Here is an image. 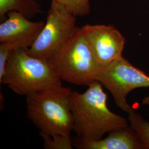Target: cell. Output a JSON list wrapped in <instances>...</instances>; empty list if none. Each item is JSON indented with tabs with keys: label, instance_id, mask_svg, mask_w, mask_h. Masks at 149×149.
<instances>
[{
	"label": "cell",
	"instance_id": "cell-1",
	"mask_svg": "<svg viewBox=\"0 0 149 149\" xmlns=\"http://www.w3.org/2000/svg\"><path fill=\"white\" fill-rule=\"evenodd\" d=\"M103 86L95 81L84 93L72 91L71 111L74 131L82 142L97 141L113 130L125 128L129 121L112 112L107 105Z\"/></svg>",
	"mask_w": 149,
	"mask_h": 149
},
{
	"label": "cell",
	"instance_id": "cell-2",
	"mask_svg": "<svg viewBox=\"0 0 149 149\" xmlns=\"http://www.w3.org/2000/svg\"><path fill=\"white\" fill-rule=\"evenodd\" d=\"M72 91L62 85L50 86L26 96L27 117L39 133L71 136L74 130Z\"/></svg>",
	"mask_w": 149,
	"mask_h": 149
},
{
	"label": "cell",
	"instance_id": "cell-3",
	"mask_svg": "<svg viewBox=\"0 0 149 149\" xmlns=\"http://www.w3.org/2000/svg\"><path fill=\"white\" fill-rule=\"evenodd\" d=\"M60 80L88 86L102 69L81 28L48 60Z\"/></svg>",
	"mask_w": 149,
	"mask_h": 149
},
{
	"label": "cell",
	"instance_id": "cell-4",
	"mask_svg": "<svg viewBox=\"0 0 149 149\" xmlns=\"http://www.w3.org/2000/svg\"><path fill=\"white\" fill-rule=\"evenodd\" d=\"M20 96H27L44 88L62 85L49 60L32 56L27 50H11L0 84Z\"/></svg>",
	"mask_w": 149,
	"mask_h": 149
},
{
	"label": "cell",
	"instance_id": "cell-5",
	"mask_svg": "<svg viewBox=\"0 0 149 149\" xmlns=\"http://www.w3.org/2000/svg\"><path fill=\"white\" fill-rule=\"evenodd\" d=\"M76 17L62 3L51 0L45 26L27 52L48 60L80 28L76 26Z\"/></svg>",
	"mask_w": 149,
	"mask_h": 149
},
{
	"label": "cell",
	"instance_id": "cell-6",
	"mask_svg": "<svg viewBox=\"0 0 149 149\" xmlns=\"http://www.w3.org/2000/svg\"><path fill=\"white\" fill-rule=\"evenodd\" d=\"M97 81L110 92L117 106L128 114L133 110L127 101L128 94L139 88L149 87V76L123 56L102 68Z\"/></svg>",
	"mask_w": 149,
	"mask_h": 149
},
{
	"label": "cell",
	"instance_id": "cell-7",
	"mask_svg": "<svg viewBox=\"0 0 149 149\" xmlns=\"http://www.w3.org/2000/svg\"><path fill=\"white\" fill-rule=\"evenodd\" d=\"M81 28L102 68L122 56L126 39L114 26L86 24Z\"/></svg>",
	"mask_w": 149,
	"mask_h": 149
},
{
	"label": "cell",
	"instance_id": "cell-8",
	"mask_svg": "<svg viewBox=\"0 0 149 149\" xmlns=\"http://www.w3.org/2000/svg\"><path fill=\"white\" fill-rule=\"evenodd\" d=\"M7 18L0 24V43L6 44L12 50H28L35 43L45 22H32L22 13L10 11Z\"/></svg>",
	"mask_w": 149,
	"mask_h": 149
},
{
	"label": "cell",
	"instance_id": "cell-9",
	"mask_svg": "<svg viewBox=\"0 0 149 149\" xmlns=\"http://www.w3.org/2000/svg\"><path fill=\"white\" fill-rule=\"evenodd\" d=\"M80 149H142L133 129L130 125L113 130L105 138L91 142L79 141L75 145Z\"/></svg>",
	"mask_w": 149,
	"mask_h": 149
},
{
	"label": "cell",
	"instance_id": "cell-10",
	"mask_svg": "<svg viewBox=\"0 0 149 149\" xmlns=\"http://www.w3.org/2000/svg\"><path fill=\"white\" fill-rule=\"evenodd\" d=\"M10 11L19 12L29 19L42 12L37 0H0L1 19Z\"/></svg>",
	"mask_w": 149,
	"mask_h": 149
},
{
	"label": "cell",
	"instance_id": "cell-11",
	"mask_svg": "<svg viewBox=\"0 0 149 149\" xmlns=\"http://www.w3.org/2000/svg\"><path fill=\"white\" fill-rule=\"evenodd\" d=\"M128 121L136 134L143 149H149V122L134 109L128 113Z\"/></svg>",
	"mask_w": 149,
	"mask_h": 149
},
{
	"label": "cell",
	"instance_id": "cell-12",
	"mask_svg": "<svg viewBox=\"0 0 149 149\" xmlns=\"http://www.w3.org/2000/svg\"><path fill=\"white\" fill-rule=\"evenodd\" d=\"M43 140L45 149H72L73 143L71 136L61 134L39 133Z\"/></svg>",
	"mask_w": 149,
	"mask_h": 149
},
{
	"label": "cell",
	"instance_id": "cell-13",
	"mask_svg": "<svg viewBox=\"0 0 149 149\" xmlns=\"http://www.w3.org/2000/svg\"><path fill=\"white\" fill-rule=\"evenodd\" d=\"M76 17L88 15L91 12L90 0H56Z\"/></svg>",
	"mask_w": 149,
	"mask_h": 149
},
{
	"label": "cell",
	"instance_id": "cell-14",
	"mask_svg": "<svg viewBox=\"0 0 149 149\" xmlns=\"http://www.w3.org/2000/svg\"><path fill=\"white\" fill-rule=\"evenodd\" d=\"M11 48L6 44H0V80H2L5 72L6 66L11 53Z\"/></svg>",
	"mask_w": 149,
	"mask_h": 149
},
{
	"label": "cell",
	"instance_id": "cell-15",
	"mask_svg": "<svg viewBox=\"0 0 149 149\" xmlns=\"http://www.w3.org/2000/svg\"><path fill=\"white\" fill-rule=\"evenodd\" d=\"M142 104L149 106V96L144 97L142 100Z\"/></svg>",
	"mask_w": 149,
	"mask_h": 149
}]
</instances>
